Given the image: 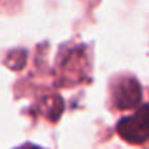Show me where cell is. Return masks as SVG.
I'll use <instances>...</instances> for the list:
<instances>
[{"label": "cell", "mask_w": 149, "mask_h": 149, "mask_svg": "<svg viewBox=\"0 0 149 149\" xmlns=\"http://www.w3.org/2000/svg\"><path fill=\"white\" fill-rule=\"evenodd\" d=\"M119 137L130 144H142L149 139V104H144L132 116L123 118L116 126Z\"/></svg>", "instance_id": "obj_1"}, {"label": "cell", "mask_w": 149, "mask_h": 149, "mask_svg": "<svg viewBox=\"0 0 149 149\" xmlns=\"http://www.w3.org/2000/svg\"><path fill=\"white\" fill-rule=\"evenodd\" d=\"M18 149H42V147H37V146H33V144H25L23 147H18Z\"/></svg>", "instance_id": "obj_3"}, {"label": "cell", "mask_w": 149, "mask_h": 149, "mask_svg": "<svg viewBox=\"0 0 149 149\" xmlns=\"http://www.w3.org/2000/svg\"><path fill=\"white\" fill-rule=\"evenodd\" d=\"M112 98L118 109H132L142 100V88L133 77H123L114 84Z\"/></svg>", "instance_id": "obj_2"}]
</instances>
